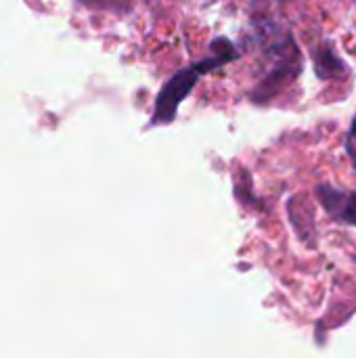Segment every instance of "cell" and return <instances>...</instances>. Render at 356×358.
Segmentation results:
<instances>
[{"mask_svg":"<svg viewBox=\"0 0 356 358\" xmlns=\"http://www.w3.org/2000/svg\"><path fill=\"white\" fill-rule=\"evenodd\" d=\"M239 57L237 48L233 46L231 40L227 38H216L212 42V57L208 59H201V61H195L191 65H185L183 69H178L176 73H172L162 90L157 92V99H155V107H153V115H151V122L149 126H166V124H172L176 120V113H178V107L180 103L193 92L195 84L199 82L201 76L214 71V69H220L222 65L235 61Z\"/></svg>","mask_w":356,"mask_h":358,"instance_id":"cell-1","label":"cell"},{"mask_svg":"<svg viewBox=\"0 0 356 358\" xmlns=\"http://www.w3.org/2000/svg\"><path fill=\"white\" fill-rule=\"evenodd\" d=\"M269 67L260 82L250 92V99L258 105L273 101L290 84H294L302 71V52L290 31H281L277 40L266 46Z\"/></svg>","mask_w":356,"mask_h":358,"instance_id":"cell-2","label":"cell"},{"mask_svg":"<svg viewBox=\"0 0 356 358\" xmlns=\"http://www.w3.org/2000/svg\"><path fill=\"white\" fill-rule=\"evenodd\" d=\"M317 197L332 218L344 224H356V191L344 193L329 185H321L317 187Z\"/></svg>","mask_w":356,"mask_h":358,"instance_id":"cell-3","label":"cell"},{"mask_svg":"<svg viewBox=\"0 0 356 358\" xmlns=\"http://www.w3.org/2000/svg\"><path fill=\"white\" fill-rule=\"evenodd\" d=\"M313 63L317 78L321 80H340L348 76L346 61L338 55L336 46L329 40H323L317 48H313Z\"/></svg>","mask_w":356,"mask_h":358,"instance_id":"cell-4","label":"cell"},{"mask_svg":"<svg viewBox=\"0 0 356 358\" xmlns=\"http://www.w3.org/2000/svg\"><path fill=\"white\" fill-rule=\"evenodd\" d=\"M346 153L353 162V166L356 168V113L353 117V124L348 128V134H346Z\"/></svg>","mask_w":356,"mask_h":358,"instance_id":"cell-5","label":"cell"}]
</instances>
